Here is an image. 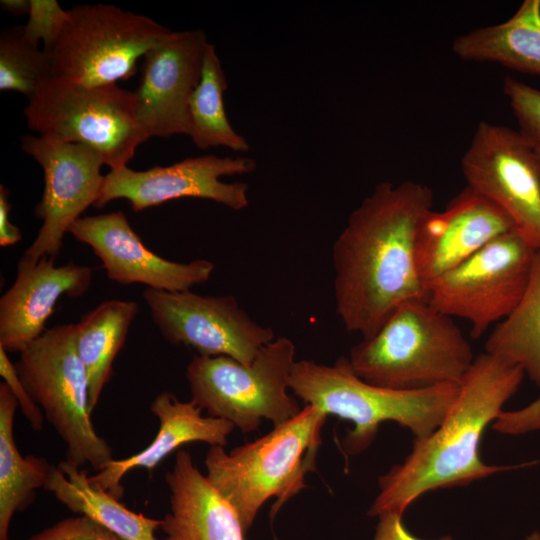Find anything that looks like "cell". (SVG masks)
Listing matches in <instances>:
<instances>
[{
  "instance_id": "21",
  "label": "cell",
  "mask_w": 540,
  "mask_h": 540,
  "mask_svg": "<svg viewBox=\"0 0 540 540\" xmlns=\"http://www.w3.org/2000/svg\"><path fill=\"white\" fill-rule=\"evenodd\" d=\"M452 50L464 61L493 62L540 76V0H524L506 21L456 37Z\"/></svg>"
},
{
  "instance_id": "3",
  "label": "cell",
  "mask_w": 540,
  "mask_h": 540,
  "mask_svg": "<svg viewBox=\"0 0 540 540\" xmlns=\"http://www.w3.org/2000/svg\"><path fill=\"white\" fill-rule=\"evenodd\" d=\"M289 389L305 405L350 421L353 428L341 446L346 455L356 456L371 446L380 425L387 421L408 429L414 439L431 434L450 410L459 385L410 391L388 389L360 378L348 357L342 356L332 365L296 361Z\"/></svg>"
},
{
  "instance_id": "22",
  "label": "cell",
  "mask_w": 540,
  "mask_h": 540,
  "mask_svg": "<svg viewBox=\"0 0 540 540\" xmlns=\"http://www.w3.org/2000/svg\"><path fill=\"white\" fill-rule=\"evenodd\" d=\"M44 490L77 515L88 517L121 540H157L161 519L134 512L91 482L86 470L68 461L53 465Z\"/></svg>"
},
{
  "instance_id": "11",
  "label": "cell",
  "mask_w": 540,
  "mask_h": 540,
  "mask_svg": "<svg viewBox=\"0 0 540 540\" xmlns=\"http://www.w3.org/2000/svg\"><path fill=\"white\" fill-rule=\"evenodd\" d=\"M461 169L466 186L498 205L540 252V162L522 135L506 126L478 123Z\"/></svg>"
},
{
  "instance_id": "28",
  "label": "cell",
  "mask_w": 540,
  "mask_h": 540,
  "mask_svg": "<svg viewBox=\"0 0 540 540\" xmlns=\"http://www.w3.org/2000/svg\"><path fill=\"white\" fill-rule=\"evenodd\" d=\"M503 93L518 122V132L540 153V90L512 77H506L503 81Z\"/></svg>"
},
{
  "instance_id": "33",
  "label": "cell",
  "mask_w": 540,
  "mask_h": 540,
  "mask_svg": "<svg viewBox=\"0 0 540 540\" xmlns=\"http://www.w3.org/2000/svg\"><path fill=\"white\" fill-rule=\"evenodd\" d=\"M402 516L397 513L379 515L372 540H426L411 534L404 526ZM432 540H454L450 535Z\"/></svg>"
},
{
  "instance_id": "2",
  "label": "cell",
  "mask_w": 540,
  "mask_h": 540,
  "mask_svg": "<svg viewBox=\"0 0 540 540\" xmlns=\"http://www.w3.org/2000/svg\"><path fill=\"white\" fill-rule=\"evenodd\" d=\"M524 376L519 367L491 354L476 356L439 426L414 439L406 458L379 477V492L367 514L403 515L427 492L467 486L508 469L485 463L480 445L485 430L518 391Z\"/></svg>"
},
{
  "instance_id": "34",
  "label": "cell",
  "mask_w": 540,
  "mask_h": 540,
  "mask_svg": "<svg viewBox=\"0 0 540 540\" xmlns=\"http://www.w3.org/2000/svg\"><path fill=\"white\" fill-rule=\"evenodd\" d=\"M11 204L9 202V191L0 186V246H13L22 239L21 230L9 220Z\"/></svg>"
},
{
  "instance_id": "27",
  "label": "cell",
  "mask_w": 540,
  "mask_h": 540,
  "mask_svg": "<svg viewBox=\"0 0 540 540\" xmlns=\"http://www.w3.org/2000/svg\"><path fill=\"white\" fill-rule=\"evenodd\" d=\"M49 76L44 49L27 38L24 27L4 28L0 34V90L17 91L29 99Z\"/></svg>"
},
{
  "instance_id": "5",
  "label": "cell",
  "mask_w": 540,
  "mask_h": 540,
  "mask_svg": "<svg viewBox=\"0 0 540 540\" xmlns=\"http://www.w3.org/2000/svg\"><path fill=\"white\" fill-rule=\"evenodd\" d=\"M326 418L320 409L305 405L295 417L230 452L210 446L204 460L206 477L233 507L246 533L268 499L276 498L273 520L306 487L305 474L315 470Z\"/></svg>"
},
{
  "instance_id": "16",
  "label": "cell",
  "mask_w": 540,
  "mask_h": 540,
  "mask_svg": "<svg viewBox=\"0 0 540 540\" xmlns=\"http://www.w3.org/2000/svg\"><path fill=\"white\" fill-rule=\"evenodd\" d=\"M68 233L88 245L107 277L120 285L183 292L207 282L215 269L207 259L176 262L160 257L145 246L122 211L82 216Z\"/></svg>"
},
{
  "instance_id": "15",
  "label": "cell",
  "mask_w": 540,
  "mask_h": 540,
  "mask_svg": "<svg viewBox=\"0 0 540 540\" xmlns=\"http://www.w3.org/2000/svg\"><path fill=\"white\" fill-rule=\"evenodd\" d=\"M209 42L200 30L170 31L143 57L137 119L148 138L190 134L189 101Z\"/></svg>"
},
{
  "instance_id": "13",
  "label": "cell",
  "mask_w": 540,
  "mask_h": 540,
  "mask_svg": "<svg viewBox=\"0 0 540 540\" xmlns=\"http://www.w3.org/2000/svg\"><path fill=\"white\" fill-rule=\"evenodd\" d=\"M21 148L44 173L43 195L35 208L42 225L24 256L55 259L72 224L97 203L104 184L101 168L105 161L90 146L29 134L21 137Z\"/></svg>"
},
{
  "instance_id": "1",
  "label": "cell",
  "mask_w": 540,
  "mask_h": 540,
  "mask_svg": "<svg viewBox=\"0 0 540 540\" xmlns=\"http://www.w3.org/2000/svg\"><path fill=\"white\" fill-rule=\"evenodd\" d=\"M433 201L423 183L383 181L349 215L332 246L335 310L347 331L367 339L400 304L427 299L416 238Z\"/></svg>"
},
{
  "instance_id": "30",
  "label": "cell",
  "mask_w": 540,
  "mask_h": 540,
  "mask_svg": "<svg viewBox=\"0 0 540 540\" xmlns=\"http://www.w3.org/2000/svg\"><path fill=\"white\" fill-rule=\"evenodd\" d=\"M27 540H121L88 517L77 515L62 519Z\"/></svg>"
},
{
  "instance_id": "10",
  "label": "cell",
  "mask_w": 540,
  "mask_h": 540,
  "mask_svg": "<svg viewBox=\"0 0 540 540\" xmlns=\"http://www.w3.org/2000/svg\"><path fill=\"white\" fill-rule=\"evenodd\" d=\"M536 250L515 230L494 239L427 285V300L438 311L467 320L481 337L506 319L527 288Z\"/></svg>"
},
{
  "instance_id": "6",
  "label": "cell",
  "mask_w": 540,
  "mask_h": 540,
  "mask_svg": "<svg viewBox=\"0 0 540 540\" xmlns=\"http://www.w3.org/2000/svg\"><path fill=\"white\" fill-rule=\"evenodd\" d=\"M24 115L41 137L96 149L110 170L127 166L149 139L137 119L135 92L117 84L87 86L49 76L28 99Z\"/></svg>"
},
{
  "instance_id": "4",
  "label": "cell",
  "mask_w": 540,
  "mask_h": 540,
  "mask_svg": "<svg viewBox=\"0 0 540 540\" xmlns=\"http://www.w3.org/2000/svg\"><path fill=\"white\" fill-rule=\"evenodd\" d=\"M475 355L454 318L427 299L400 304L378 331L354 345L348 360L363 380L388 389L459 385Z\"/></svg>"
},
{
  "instance_id": "36",
  "label": "cell",
  "mask_w": 540,
  "mask_h": 540,
  "mask_svg": "<svg viewBox=\"0 0 540 540\" xmlns=\"http://www.w3.org/2000/svg\"><path fill=\"white\" fill-rule=\"evenodd\" d=\"M525 540H540V532L538 530H533L525 536Z\"/></svg>"
},
{
  "instance_id": "9",
  "label": "cell",
  "mask_w": 540,
  "mask_h": 540,
  "mask_svg": "<svg viewBox=\"0 0 540 540\" xmlns=\"http://www.w3.org/2000/svg\"><path fill=\"white\" fill-rule=\"evenodd\" d=\"M171 30L155 20L109 4H81L44 48L50 76L87 86L134 76L137 62Z\"/></svg>"
},
{
  "instance_id": "12",
  "label": "cell",
  "mask_w": 540,
  "mask_h": 540,
  "mask_svg": "<svg viewBox=\"0 0 540 540\" xmlns=\"http://www.w3.org/2000/svg\"><path fill=\"white\" fill-rule=\"evenodd\" d=\"M142 295L163 338L173 345L191 347L200 356H228L250 365L275 339L274 331L253 320L231 295L152 288L144 289Z\"/></svg>"
},
{
  "instance_id": "20",
  "label": "cell",
  "mask_w": 540,
  "mask_h": 540,
  "mask_svg": "<svg viewBox=\"0 0 540 540\" xmlns=\"http://www.w3.org/2000/svg\"><path fill=\"white\" fill-rule=\"evenodd\" d=\"M150 411L159 420V429L142 451L123 459H112L100 471L90 476L91 482L116 498L123 494L121 480L131 470L149 471L182 445L204 442L210 446L227 444L235 426L221 418L202 416V409L192 400L183 402L167 391L158 394L150 404Z\"/></svg>"
},
{
  "instance_id": "31",
  "label": "cell",
  "mask_w": 540,
  "mask_h": 540,
  "mask_svg": "<svg viewBox=\"0 0 540 540\" xmlns=\"http://www.w3.org/2000/svg\"><path fill=\"white\" fill-rule=\"evenodd\" d=\"M0 375L4 383L8 386L23 415L35 431L43 428L44 413L41 408L32 399L25 385L19 377L15 364L11 362L7 352L0 347Z\"/></svg>"
},
{
  "instance_id": "14",
  "label": "cell",
  "mask_w": 540,
  "mask_h": 540,
  "mask_svg": "<svg viewBox=\"0 0 540 540\" xmlns=\"http://www.w3.org/2000/svg\"><path fill=\"white\" fill-rule=\"evenodd\" d=\"M256 169L254 159L244 156L203 155L168 166L136 171L125 166L105 175L96 208L115 199L129 201L134 212L180 198H201L242 210L249 204L248 184L224 182L222 177L248 174Z\"/></svg>"
},
{
  "instance_id": "18",
  "label": "cell",
  "mask_w": 540,
  "mask_h": 540,
  "mask_svg": "<svg viewBox=\"0 0 540 540\" xmlns=\"http://www.w3.org/2000/svg\"><path fill=\"white\" fill-rule=\"evenodd\" d=\"M93 280V269L73 262L56 266L55 259L22 256L16 278L0 298V347L20 353L47 329L62 296H83Z\"/></svg>"
},
{
  "instance_id": "32",
  "label": "cell",
  "mask_w": 540,
  "mask_h": 540,
  "mask_svg": "<svg viewBox=\"0 0 540 540\" xmlns=\"http://www.w3.org/2000/svg\"><path fill=\"white\" fill-rule=\"evenodd\" d=\"M491 427L498 433L510 436L539 432L540 395L522 408L503 410Z\"/></svg>"
},
{
  "instance_id": "19",
  "label": "cell",
  "mask_w": 540,
  "mask_h": 540,
  "mask_svg": "<svg viewBox=\"0 0 540 540\" xmlns=\"http://www.w3.org/2000/svg\"><path fill=\"white\" fill-rule=\"evenodd\" d=\"M165 482L169 510L161 519L162 540H246L235 510L194 464L188 451L176 453Z\"/></svg>"
},
{
  "instance_id": "24",
  "label": "cell",
  "mask_w": 540,
  "mask_h": 540,
  "mask_svg": "<svg viewBox=\"0 0 540 540\" xmlns=\"http://www.w3.org/2000/svg\"><path fill=\"white\" fill-rule=\"evenodd\" d=\"M18 406L14 395L0 383V540H9V529L17 512L26 510L45 487L53 464L46 458L23 456L14 439V417Z\"/></svg>"
},
{
  "instance_id": "35",
  "label": "cell",
  "mask_w": 540,
  "mask_h": 540,
  "mask_svg": "<svg viewBox=\"0 0 540 540\" xmlns=\"http://www.w3.org/2000/svg\"><path fill=\"white\" fill-rule=\"evenodd\" d=\"M1 8L15 16L28 15L30 11V0H1Z\"/></svg>"
},
{
  "instance_id": "7",
  "label": "cell",
  "mask_w": 540,
  "mask_h": 540,
  "mask_svg": "<svg viewBox=\"0 0 540 540\" xmlns=\"http://www.w3.org/2000/svg\"><path fill=\"white\" fill-rule=\"evenodd\" d=\"M295 353L294 342L280 336L250 365L228 356H195L185 373L191 400L208 416L225 419L242 433L256 431L263 419L282 424L302 410L288 393Z\"/></svg>"
},
{
  "instance_id": "8",
  "label": "cell",
  "mask_w": 540,
  "mask_h": 540,
  "mask_svg": "<svg viewBox=\"0 0 540 540\" xmlns=\"http://www.w3.org/2000/svg\"><path fill=\"white\" fill-rule=\"evenodd\" d=\"M20 379L66 446V461L97 472L113 459L88 407V377L75 347V324L46 329L19 353Z\"/></svg>"
},
{
  "instance_id": "26",
  "label": "cell",
  "mask_w": 540,
  "mask_h": 540,
  "mask_svg": "<svg viewBox=\"0 0 540 540\" xmlns=\"http://www.w3.org/2000/svg\"><path fill=\"white\" fill-rule=\"evenodd\" d=\"M227 81L215 46L208 44L200 81L189 101L191 129L189 137L199 149L226 147L246 153L250 145L231 126L224 106Z\"/></svg>"
},
{
  "instance_id": "17",
  "label": "cell",
  "mask_w": 540,
  "mask_h": 540,
  "mask_svg": "<svg viewBox=\"0 0 540 540\" xmlns=\"http://www.w3.org/2000/svg\"><path fill=\"white\" fill-rule=\"evenodd\" d=\"M513 229L512 220L498 205L467 186L443 210L428 212L416 238V263L426 289L430 282Z\"/></svg>"
},
{
  "instance_id": "25",
  "label": "cell",
  "mask_w": 540,
  "mask_h": 540,
  "mask_svg": "<svg viewBox=\"0 0 540 540\" xmlns=\"http://www.w3.org/2000/svg\"><path fill=\"white\" fill-rule=\"evenodd\" d=\"M485 352L519 367L540 387V252L536 251L527 288L515 310L489 335Z\"/></svg>"
},
{
  "instance_id": "29",
  "label": "cell",
  "mask_w": 540,
  "mask_h": 540,
  "mask_svg": "<svg viewBox=\"0 0 540 540\" xmlns=\"http://www.w3.org/2000/svg\"><path fill=\"white\" fill-rule=\"evenodd\" d=\"M68 19L69 10H64L56 0H30L24 32L33 43L43 41L45 48L56 40Z\"/></svg>"
},
{
  "instance_id": "23",
  "label": "cell",
  "mask_w": 540,
  "mask_h": 540,
  "mask_svg": "<svg viewBox=\"0 0 540 540\" xmlns=\"http://www.w3.org/2000/svg\"><path fill=\"white\" fill-rule=\"evenodd\" d=\"M139 312L137 302L108 300L75 324V347L88 377V407L92 414L112 376L114 359Z\"/></svg>"
},
{
  "instance_id": "37",
  "label": "cell",
  "mask_w": 540,
  "mask_h": 540,
  "mask_svg": "<svg viewBox=\"0 0 540 540\" xmlns=\"http://www.w3.org/2000/svg\"><path fill=\"white\" fill-rule=\"evenodd\" d=\"M537 153V156H538V159H539V162H540V153L539 152H536Z\"/></svg>"
}]
</instances>
